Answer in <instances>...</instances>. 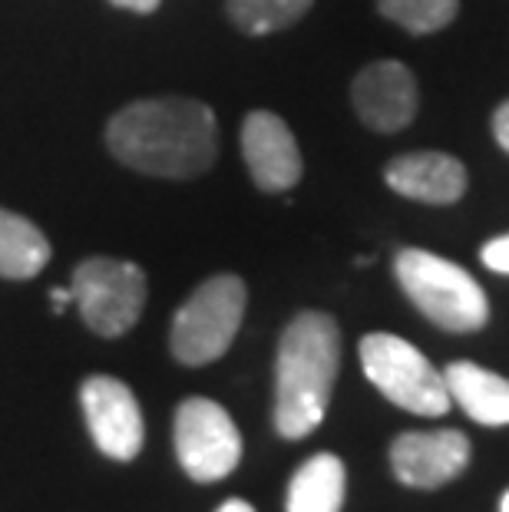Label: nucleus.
Masks as SVG:
<instances>
[{
  "instance_id": "obj_1",
  "label": "nucleus",
  "mask_w": 509,
  "mask_h": 512,
  "mask_svg": "<svg viewBox=\"0 0 509 512\" xmlns=\"http://www.w3.org/2000/svg\"><path fill=\"white\" fill-rule=\"evenodd\" d=\"M106 146L123 166L146 176L192 179L219 159V123L209 106L189 96L136 100L110 119Z\"/></svg>"
},
{
  "instance_id": "obj_2",
  "label": "nucleus",
  "mask_w": 509,
  "mask_h": 512,
  "mask_svg": "<svg viewBox=\"0 0 509 512\" xmlns=\"http://www.w3.org/2000/svg\"><path fill=\"white\" fill-rule=\"evenodd\" d=\"M341 367L338 321L324 311H301L278 341L275 361V430L305 440L328 413Z\"/></svg>"
},
{
  "instance_id": "obj_3",
  "label": "nucleus",
  "mask_w": 509,
  "mask_h": 512,
  "mask_svg": "<svg viewBox=\"0 0 509 512\" xmlns=\"http://www.w3.org/2000/svg\"><path fill=\"white\" fill-rule=\"evenodd\" d=\"M394 278L410 304L450 334H473L490 321V301L467 268L424 248H400Z\"/></svg>"
},
{
  "instance_id": "obj_4",
  "label": "nucleus",
  "mask_w": 509,
  "mask_h": 512,
  "mask_svg": "<svg viewBox=\"0 0 509 512\" xmlns=\"http://www.w3.org/2000/svg\"><path fill=\"white\" fill-rule=\"evenodd\" d=\"M248 291L238 275H215L192 291L172 318V357L186 367H205L229 351L245 318Z\"/></svg>"
},
{
  "instance_id": "obj_5",
  "label": "nucleus",
  "mask_w": 509,
  "mask_h": 512,
  "mask_svg": "<svg viewBox=\"0 0 509 512\" xmlns=\"http://www.w3.org/2000/svg\"><path fill=\"white\" fill-rule=\"evenodd\" d=\"M361 367L364 377L400 410L417 417H443L450 410L453 400L443 370L433 367L404 337L384 331L361 337Z\"/></svg>"
},
{
  "instance_id": "obj_6",
  "label": "nucleus",
  "mask_w": 509,
  "mask_h": 512,
  "mask_svg": "<svg viewBox=\"0 0 509 512\" xmlns=\"http://www.w3.org/2000/svg\"><path fill=\"white\" fill-rule=\"evenodd\" d=\"M73 301L80 304L83 321L100 337H119L136 328L146 308V275L133 261L86 258L73 268Z\"/></svg>"
},
{
  "instance_id": "obj_7",
  "label": "nucleus",
  "mask_w": 509,
  "mask_h": 512,
  "mask_svg": "<svg viewBox=\"0 0 509 512\" xmlns=\"http://www.w3.org/2000/svg\"><path fill=\"white\" fill-rule=\"evenodd\" d=\"M176 456L196 483H219L242 463V433L229 410L209 397H189L176 410Z\"/></svg>"
},
{
  "instance_id": "obj_8",
  "label": "nucleus",
  "mask_w": 509,
  "mask_h": 512,
  "mask_svg": "<svg viewBox=\"0 0 509 512\" xmlns=\"http://www.w3.org/2000/svg\"><path fill=\"white\" fill-rule=\"evenodd\" d=\"M80 403L86 413V427L90 437L110 460H136L143 450L146 427L143 413H139L136 394L129 390L123 380L96 374L86 377L80 387Z\"/></svg>"
},
{
  "instance_id": "obj_9",
  "label": "nucleus",
  "mask_w": 509,
  "mask_h": 512,
  "mask_svg": "<svg viewBox=\"0 0 509 512\" xmlns=\"http://www.w3.org/2000/svg\"><path fill=\"white\" fill-rule=\"evenodd\" d=\"M351 103L367 129H374V133H400L417 116V80L400 60H377L354 76Z\"/></svg>"
},
{
  "instance_id": "obj_10",
  "label": "nucleus",
  "mask_w": 509,
  "mask_h": 512,
  "mask_svg": "<svg viewBox=\"0 0 509 512\" xmlns=\"http://www.w3.org/2000/svg\"><path fill=\"white\" fill-rule=\"evenodd\" d=\"M470 463V440L460 430H410L391 443V470L404 486L437 489Z\"/></svg>"
},
{
  "instance_id": "obj_11",
  "label": "nucleus",
  "mask_w": 509,
  "mask_h": 512,
  "mask_svg": "<svg viewBox=\"0 0 509 512\" xmlns=\"http://www.w3.org/2000/svg\"><path fill=\"white\" fill-rule=\"evenodd\" d=\"M242 156L262 192H288L301 179V149L288 123L268 110H255L242 123Z\"/></svg>"
},
{
  "instance_id": "obj_12",
  "label": "nucleus",
  "mask_w": 509,
  "mask_h": 512,
  "mask_svg": "<svg viewBox=\"0 0 509 512\" xmlns=\"http://www.w3.org/2000/svg\"><path fill=\"white\" fill-rule=\"evenodd\" d=\"M384 182L397 195L424 205H453L467 192V169L450 152H404L387 162Z\"/></svg>"
},
{
  "instance_id": "obj_13",
  "label": "nucleus",
  "mask_w": 509,
  "mask_h": 512,
  "mask_svg": "<svg viewBox=\"0 0 509 512\" xmlns=\"http://www.w3.org/2000/svg\"><path fill=\"white\" fill-rule=\"evenodd\" d=\"M447 394L483 427H509V380L473 361H453L443 370Z\"/></svg>"
},
{
  "instance_id": "obj_14",
  "label": "nucleus",
  "mask_w": 509,
  "mask_h": 512,
  "mask_svg": "<svg viewBox=\"0 0 509 512\" xmlns=\"http://www.w3.org/2000/svg\"><path fill=\"white\" fill-rule=\"evenodd\" d=\"M348 470L334 453H314L288 483V512H341Z\"/></svg>"
},
{
  "instance_id": "obj_15",
  "label": "nucleus",
  "mask_w": 509,
  "mask_h": 512,
  "mask_svg": "<svg viewBox=\"0 0 509 512\" xmlns=\"http://www.w3.org/2000/svg\"><path fill=\"white\" fill-rule=\"evenodd\" d=\"M50 242L40 228L17 212L0 209V278L24 281L47 268Z\"/></svg>"
},
{
  "instance_id": "obj_16",
  "label": "nucleus",
  "mask_w": 509,
  "mask_h": 512,
  "mask_svg": "<svg viewBox=\"0 0 509 512\" xmlns=\"http://www.w3.org/2000/svg\"><path fill=\"white\" fill-rule=\"evenodd\" d=\"M314 0H229V17L242 34L262 37L298 24Z\"/></svg>"
},
{
  "instance_id": "obj_17",
  "label": "nucleus",
  "mask_w": 509,
  "mask_h": 512,
  "mask_svg": "<svg viewBox=\"0 0 509 512\" xmlns=\"http://www.w3.org/2000/svg\"><path fill=\"white\" fill-rule=\"evenodd\" d=\"M377 10L407 34L424 37L453 24L460 0H377Z\"/></svg>"
},
{
  "instance_id": "obj_18",
  "label": "nucleus",
  "mask_w": 509,
  "mask_h": 512,
  "mask_svg": "<svg viewBox=\"0 0 509 512\" xmlns=\"http://www.w3.org/2000/svg\"><path fill=\"white\" fill-rule=\"evenodd\" d=\"M480 261L490 271H496V275H509V232L490 238V242L480 248Z\"/></svg>"
},
{
  "instance_id": "obj_19",
  "label": "nucleus",
  "mask_w": 509,
  "mask_h": 512,
  "mask_svg": "<svg viewBox=\"0 0 509 512\" xmlns=\"http://www.w3.org/2000/svg\"><path fill=\"white\" fill-rule=\"evenodd\" d=\"M493 136H496V143H500V149L509 156V100H503L500 106H496V113H493Z\"/></svg>"
},
{
  "instance_id": "obj_20",
  "label": "nucleus",
  "mask_w": 509,
  "mask_h": 512,
  "mask_svg": "<svg viewBox=\"0 0 509 512\" xmlns=\"http://www.w3.org/2000/svg\"><path fill=\"white\" fill-rule=\"evenodd\" d=\"M116 7H126V10H136V14H153V10L162 4V0H113Z\"/></svg>"
},
{
  "instance_id": "obj_21",
  "label": "nucleus",
  "mask_w": 509,
  "mask_h": 512,
  "mask_svg": "<svg viewBox=\"0 0 509 512\" xmlns=\"http://www.w3.org/2000/svg\"><path fill=\"white\" fill-rule=\"evenodd\" d=\"M50 298H53V308L63 311V308H67V304L73 301V291H70V288H53V291H50Z\"/></svg>"
},
{
  "instance_id": "obj_22",
  "label": "nucleus",
  "mask_w": 509,
  "mask_h": 512,
  "mask_svg": "<svg viewBox=\"0 0 509 512\" xmlns=\"http://www.w3.org/2000/svg\"><path fill=\"white\" fill-rule=\"evenodd\" d=\"M215 512H255V506H248L245 499H225Z\"/></svg>"
},
{
  "instance_id": "obj_23",
  "label": "nucleus",
  "mask_w": 509,
  "mask_h": 512,
  "mask_svg": "<svg viewBox=\"0 0 509 512\" xmlns=\"http://www.w3.org/2000/svg\"><path fill=\"white\" fill-rule=\"evenodd\" d=\"M500 512H509V493H503V499H500Z\"/></svg>"
}]
</instances>
